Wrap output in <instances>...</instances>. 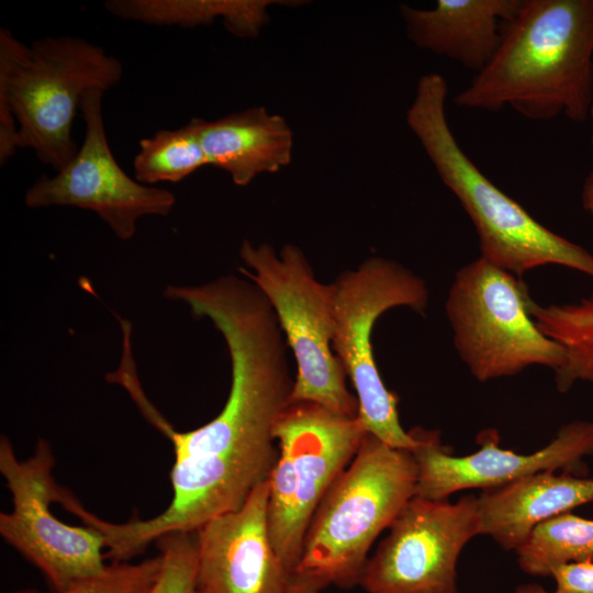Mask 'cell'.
Segmentation results:
<instances>
[{
  "label": "cell",
  "mask_w": 593,
  "mask_h": 593,
  "mask_svg": "<svg viewBox=\"0 0 593 593\" xmlns=\"http://www.w3.org/2000/svg\"><path fill=\"white\" fill-rule=\"evenodd\" d=\"M210 320L230 354L227 400L206 424L178 432L143 389L132 394L146 419L171 441L172 497L148 519L114 524L90 517V526L104 538L105 558L112 561H127L165 534L195 532L209 519L239 508L276 465L279 450L273 430L292 402L294 385L277 316L267 301L248 295L221 302Z\"/></svg>",
  "instance_id": "cell-1"
},
{
  "label": "cell",
  "mask_w": 593,
  "mask_h": 593,
  "mask_svg": "<svg viewBox=\"0 0 593 593\" xmlns=\"http://www.w3.org/2000/svg\"><path fill=\"white\" fill-rule=\"evenodd\" d=\"M593 102V0H521L489 64L454 98L488 112L510 107L545 121L589 119Z\"/></svg>",
  "instance_id": "cell-2"
},
{
  "label": "cell",
  "mask_w": 593,
  "mask_h": 593,
  "mask_svg": "<svg viewBox=\"0 0 593 593\" xmlns=\"http://www.w3.org/2000/svg\"><path fill=\"white\" fill-rule=\"evenodd\" d=\"M447 94L448 83L440 74L422 75L406 111V123L472 222L481 257L521 279L547 265L567 267L593 279L591 251L538 222L463 152L447 119Z\"/></svg>",
  "instance_id": "cell-3"
},
{
  "label": "cell",
  "mask_w": 593,
  "mask_h": 593,
  "mask_svg": "<svg viewBox=\"0 0 593 593\" xmlns=\"http://www.w3.org/2000/svg\"><path fill=\"white\" fill-rule=\"evenodd\" d=\"M121 61L75 36H47L31 45L0 30V103L18 127L19 148L33 149L56 172L75 157L72 122L89 90L119 85Z\"/></svg>",
  "instance_id": "cell-4"
},
{
  "label": "cell",
  "mask_w": 593,
  "mask_h": 593,
  "mask_svg": "<svg viewBox=\"0 0 593 593\" xmlns=\"http://www.w3.org/2000/svg\"><path fill=\"white\" fill-rule=\"evenodd\" d=\"M417 477L411 450L368 433L317 506L294 573L326 586L358 585L373 541L416 495Z\"/></svg>",
  "instance_id": "cell-5"
},
{
  "label": "cell",
  "mask_w": 593,
  "mask_h": 593,
  "mask_svg": "<svg viewBox=\"0 0 593 593\" xmlns=\"http://www.w3.org/2000/svg\"><path fill=\"white\" fill-rule=\"evenodd\" d=\"M533 299L521 278L479 257L455 275L445 303L455 349L479 382L513 377L533 366L559 373L564 348L530 315Z\"/></svg>",
  "instance_id": "cell-6"
},
{
  "label": "cell",
  "mask_w": 593,
  "mask_h": 593,
  "mask_svg": "<svg viewBox=\"0 0 593 593\" xmlns=\"http://www.w3.org/2000/svg\"><path fill=\"white\" fill-rule=\"evenodd\" d=\"M273 434L279 454L267 480L268 529L278 556L294 573L317 506L368 432L358 416L292 401Z\"/></svg>",
  "instance_id": "cell-7"
},
{
  "label": "cell",
  "mask_w": 593,
  "mask_h": 593,
  "mask_svg": "<svg viewBox=\"0 0 593 593\" xmlns=\"http://www.w3.org/2000/svg\"><path fill=\"white\" fill-rule=\"evenodd\" d=\"M254 270L240 273L272 306L298 365L292 401L317 403L335 413L358 416V401L346 387V371L332 351L335 286L314 276L304 253L287 244L277 256L268 244L244 240L239 250Z\"/></svg>",
  "instance_id": "cell-8"
},
{
  "label": "cell",
  "mask_w": 593,
  "mask_h": 593,
  "mask_svg": "<svg viewBox=\"0 0 593 593\" xmlns=\"http://www.w3.org/2000/svg\"><path fill=\"white\" fill-rule=\"evenodd\" d=\"M333 349L349 377L366 430L389 446L412 450L416 444L399 418L395 393L387 389L371 344L372 327L385 311L405 306L423 313L428 290L422 278L401 264L372 257L334 282Z\"/></svg>",
  "instance_id": "cell-9"
},
{
  "label": "cell",
  "mask_w": 593,
  "mask_h": 593,
  "mask_svg": "<svg viewBox=\"0 0 593 593\" xmlns=\"http://www.w3.org/2000/svg\"><path fill=\"white\" fill-rule=\"evenodd\" d=\"M51 445L40 438L34 454L19 460L7 436L0 439V472L12 495V511L0 514V535L42 571L56 592L101 573L105 541L100 532L60 522L51 510L59 485Z\"/></svg>",
  "instance_id": "cell-10"
},
{
  "label": "cell",
  "mask_w": 593,
  "mask_h": 593,
  "mask_svg": "<svg viewBox=\"0 0 593 593\" xmlns=\"http://www.w3.org/2000/svg\"><path fill=\"white\" fill-rule=\"evenodd\" d=\"M388 529L358 585L367 593H459V556L480 535L478 496L451 503L415 495Z\"/></svg>",
  "instance_id": "cell-11"
},
{
  "label": "cell",
  "mask_w": 593,
  "mask_h": 593,
  "mask_svg": "<svg viewBox=\"0 0 593 593\" xmlns=\"http://www.w3.org/2000/svg\"><path fill=\"white\" fill-rule=\"evenodd\" d=\"M104 91L85 93L80 111L85 136L75 157L53 177L43 176L25 193L31 209L74 206L93 211L122 239L136 232L146 215H168L175 206L172 192L138 182L115 160L107 139L102 115Z\"/></svg>",
  "instance_id": "cell-12"
},
{
  "label": "cell",
  "mask_w": 593,
  "mask_h": 593,
  "mask_svg": "<svg viewBox=\"0 0 593 593\" xmlns=\"http://www.w3.org/2000/svg\"><path fill=\"white\" fill-rule=\"evenodd\" d=\"M416 444L411 450L417 466L416 495L448 500L469 489H492L547 471L584 474V458L593 456V419L562 425L548 445L532 454H517L500 446V435L485 428L477 436L479 449L455 456L441 444L438 430H409Z\"/></svg>",
  "instance_id": "cell-13"
},
{
  "label": "cell",
  "mask_w": 593,
  "mask_h": 593,
  "mask_svg": "<svg viewBox=\"0 0 593 593\" xmlns=\"http://www.w3.org/2000/svg\"><path fill=\"white\" fill-rule=\"evenodd\" d=\"M268 482L237 510L195 530L197 580L201 593H286L293 578L268 529Z\"/></svg>",
  "instance_id": "cell-14"
},
{
  "label": "cell",
  "mask_w": 593,
  "mask_h": 593,
  "mask_svg": "<svg viewBox=\"0 0 593 593\" xmlns=\"http://www.w3.org/2000/svg\"><path fill=\"white\" fill-rule=\"evenodd\" d=\"M521 0H438L432 9L400 5L406 34L421 49L481 71L495 54L503 25Z\"/></svg>",
  "instance_id": "cell-15"
},
{
  "label": "cell",
  "mask_w": 593,
  "mask_h": 593,
  "mask_svg": "<svg viewBox=\"0 0 593 593\" xmlns=\"http://www.w3.org/2000/svg\"><path fill=\"white\" fill-rule=\"evenodd\" d=\"M478 501L480 535L515 551L539 524L593 502V478L539 472L482 490Z\"/></svg>",
  "instance_id": "cell-16"
},
{
  "label": "cell",
  "mask_w": 593,
  "mask_h": 593,
  "mask_svg": "<svg viewBox=\"0 0 593 593\" xmlns=\"http://www.w3.org/2000/svg\"><path fill=\"white\" fill-rule=\"evenodd\" d=\"M200 139L209 165L226 171L239 187L291 163L293 132L287 120L264 107L214 121L201 119Z\"/></svg>",
  "instance_id": "cell-17"
},
{
  "label": "cell",
  "mask_w": 593,
  "mask_h": 593,
  "mask_svg": "<svg viewBox=\"0 0 593 593\" xmlns=\"http://www.w3.org/2000/svg\"><path fill=\"white\" fill-rule=\"evenodd\" d=\"M277 0H110L107 11L122 20L149 25L194 27L221 20L237 37H256L268 23Z\"/></svg>",
  "instance_id": "cell-18"
},
{
  "label": "cell",
  "mask_w": 593,
  "mask_h": 593,
  "mask_svg": "<svg viewBox=\"0 0 593 593\" xmlns=\"http://www.w3.org/2000/svg\"><path fill=\"white\" fill-rule=\"evenodd\" d=\"M530 315L539 329L566 350L567 363L555 374L557 389L567 392L578 381L593 385V294L548 305L533 300Z\"/></svg>",
  "instance_id": "cell-19"
},
{
  "label": "cell",
  "mask_w": 593,
  "mask_h": 593,
  "mask_svg": "<svg viewBox=\"0 0 593 593\" xmlns=\"http://www.w3.org/2000/svg\"><path fill=\"white\" fill-rule=\"evenodd\" d=\"M521 570L550 577L558 566L593 561V519L571 512L536 526L515 550Z\"/></svg>",
  "instance_id": "cell-20"
},
{
  "label": "cell",
  "mask_w": 593,
  "mask_h": 593,
  "mask_svg": "<svg viewBox=\"0 0 593 593\" xmlns=\"http://www.w3.org/2000/svg\"><path fill=\"white\" fill-rule=\"evenodd\" d=\"M201 118L175 130H160L139 142L134 157V178L146 186L177 183L209 165L200 139Z\"/></svg>",
  "instance_id": "cell-21"
},
{
  "label": "cell",
  "mask_w": 593,
  "mask_h": 593,
  "mask_svg": "<svg viewBox=\"0 0 593 593\" xmlns=\"http://www.w3.org/2000/svg\"><path fill=\"white\" fill-rule=\"evenodd\" d=\"M161 557L157 556L137 563L112 561L96 575L78 580L56 593H150L160 570ZM13 593H41L23 589Z\"/></svg>",
  "instance_id": "cell-22"
},
{
  "label": "cell",
  "mask_w": 593,
  "mask_h": 593,
  "mask_svg": "<svg viewBox=\"0 0 593 593\" xmlns=\"http://www.w3.org/2000/svg\"><path fill=\"white\" fill-rule=\"evenodd\" d=\"M155 541L163 563L150 593H201L197 580L195 532H172Z\"/></svg>",
  "instance_id": "cell-23"
},
{
  "label": "cell",
  "mask_w": 593,
  "mask_h": 593,
  "mask_svg": "<svg viewBox=\"0 0 593 593\" xmlns=\"http://www.w3.org/2000/svg\"><path fill=\"white\" fill-rule=\"evenodd\" d=\"M553 593H593V561L561 564L552 569Z\"/></svg>",
  "instance_id": "cell-24"
},
{
  "label": "cell",
  "mask_w": 593,
  "mask_h": 593,
  "mask_svg": "<svg viewBox=\"0 0 593 593\" xmlns=\"http://www.w3.org/2000/svg\"><path fill=\"white\" fill-rule=\"evenodd\" d=\"M326 585L320 580L299 573H293L292 581L286 593H320Z\"/></svg>",
  "instance_id": "cell-25"
},
{
  "label": "cell",
  "mask_w": 593,
  "mask_h": 593,
  "mask_svg": "<svg viewBox=\"0 0 593 593\" xmlns=\"http://www.w3.org/2000/svg\"><path fill=\"white\" fill-rule=\"evenodd\" d=\"M581 204L583 210L593 217V169L584 179L581 190Z\"/></svg>",
  "instance_id": "cell-26"
},
{
  "label": "cell",
  "mask_w": 593,
  "mask_h": 593,
  "mask_svg": "<svg viewBox=\"0 0 593 593\" xmlns=\"http://www.w3.org/2000/svg\"><path fill=\"white\" fill-rule=\"evenodd\" d=\"M515 593H551L537 583L522 584L516 588ZM553 593V592H552Z\"/></svg>",
  "instance_id": "cell-27"
},
{
  "label": "cell",
  "mask_w": 593,
  "mask_h": 593,
  "mask_svg": "<svg viewBox=\"0 0 593 593\" xmlns=\"http://www.w3.org/2000/svg\"><path fill=\"white\" fill-rule=\"evenodd\" d=\"M588 121H590V125H591V146L593 148V102H592Z\"/></svg>",
  "instance_id": "cell-28"
}]
</instances>
